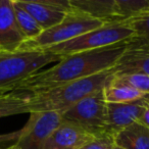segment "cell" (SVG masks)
I'll return each instance as SVG.
<instances>
[{"label":"cell","instance_id":"cell-27","mask_svg":"<svg viewBox=\"0 0 149 149\" xmlns=\"http://www.w3.org/2000/svg\"><path fill=\"white\" fill-rule=\"evenodd\" d=\"M0 95H2V93H0Z\"/></svg>","mask_w":149,"mask_h":149},{"label":"cell","instance_id":"cell-7","mask_svg":"<svg viewBox=\"0 0 149 149\" xmlns=\"http://www.w3.org/2000/svg\"><path fill=\"white\" fill-rule=\"evenodd\" d=\"M29 114V120L21 129V136L15 145L19 149H43L50 134L61 124V113L44 111Z\"/></svg>","mask_w":149,"mask_h":149},{"label":"cell","instance_id":"cell-22","mask_svg":"<svg viewBox=\"0 0 149 149\" xmlns=\"http://www.w3.org/2000/svg\"><path fill=\"white\" fill-rule=\"evenodd\" d=\"M21 136V130L8 134H0V148L5 149L15 145Z\"/></svg>","mask_w":149,"mask_h":149},{"label":"cell","instance_id":"cell-14","mask_svg":"<svg viewBox=\"0 0 149 149\" xmlns=\"http://www.w3.org/2000/svg\"><path fill=\"white\" fill-rule=\"evenodd\" d=\"M112 139L122 149H149V129L138 122L116 133Z\"/></svg>","mask_w":149,"mask_h":149},{"label":"cell","instance_id":"cell-11","mask_svg":"<svg viewBox=\"0 0 149 149\" xmlns=\"http://www.w3.org/2000/svg\"><path fill=\"white\" fill-rule=\"evenodd\" d=\"M94 138L80 127L62 120L47 138L43 149H79Z\"/></svg>","mask_w":149,"mask_h":149},{"label":"cell","instance_id":"cell-23","mask_svg":"<svg viewBox=\"0 0 149 149\" xmlns=\"http://www.w3.org/2000/svg\"><path fill=\"white\" fill-rule=\"evenodd\" d=\"M138 123H140L143 126L147 127L149 129V103L147 101H145L144 109H143L142 113H141L140 118H139Z\"/></svg>","mask_w":149,"mask_h":149},{"label":"cell","instance_id":"cell-10","mask_svg":"<svg viewBox=\"0 0 149 149\" xmlns=\"http://www.w3.org/2000/svg\"><path fill=\"white\" fill-rule=\"evenodd\" d=\"M25 41L15 17L13 0H0V50H19Z\"/></svg>","mask_w":149,"mask_h":149},{"label":"cell","instance_id":"cell-21","mask_svg":"<svg viewBox=\"0 0 149 149\" xmlns=\"http://www.w3.org/2000/svg\"><path fill=\"white\" fill-rule=\"evenodd\" d=\"M114 146L113 139L111 136H102V137H96L92 139L88 143L84 144L79 149H112Z\"/></svg>","mask_w":149,"mask_h":149},{"label":"cell","instance_id":"cell-24","mask_svg":"<svg viewBox=\"0 0 149 149\" xmlns=\"http://www.w3.org/2000/svg\"><path fill=\"white\" fill-rule=\"evenodd\" d=\"M7 149H19V148H17V145H13V146H10V147H8V148H7Z\"/></svg>","mask_w":149,"mask_h":149},{"label":"cell","instance_id":"cell-28","mask_svg":"<svg viewBox=\"0 0 149 149\" xmlns=\"http://www.w3.org/2000/svg\"><path fill=\"white\" fill-rule=\"evenodd\" d=\"M0 149H1V148H0ZM5 149H7V148H5Z\"/></svg>","mask_w":149,"mask_h":149},{"label":"cell","instance_id":"cell-3","mask_svg":"<svg viewBox=\"0 0 149 149\" xmlns=\"http://www.w3.org/2000/svg\"><path fill=\"white\" fill-rule=\"evenodd\" d=\"M63 56L46 49L0 50V93H9L13 88L50 63L58 62Z\"/></svg>","mask_w":149,"mask_h":149},{"label":"cell","instance_id":"cell-12","mask_svg":"<svg viewBox=\"0 0 149 149\" xmlns=\"http://www.w3.org/2000/svg\"><path fill=\"white\" fill-rule=\"evenodd\" d=\"M111 70L114 74L139 72L149 76V45L130 41L126 51Z\"/></svg>","mask_w":149,"mask_h":149},{"label":"cell","instance_id":"cell-6","mask_svg":"<svg viewBox=\"0 0 149 149\" xmlns=\"http://www.w3.org/2000/svg\"><path fill=\"white\" fill-rule=\"evenodd\" d=\"M103 89L90 94L62 112V120L80 127L95 138L106 136V101Z\"/></svg>","mask_w":149,"mask_h":149},{"label":"cell","instance_id":"cell-4","mask_svg":"<svg viewBox=\"0 0 149 149\" xmlns=\"http://www.w3.org/2000/svg\"><path fill=\"white\" fill-rule=\"evenodd\" d=\"M134 37L135 32L129 24L124 22H111L103 24L101 27L91 30L70 41L51 46L46 50L59 56H66L130 42Z\"/></svg>","mask_w":149,"mask_h":149},{"label":"cell","instance_id":"cell-25","mask_svg":"<svg viewBox=\"0 0 149 149\" xmlns=\"http://www.w3.org/2000/svg\"><path fill=\"white\" fill-rule=\"evenodd\" d=\"M144 99H145V101H147V102L149 103V95H146V96H145Z\"/></svg>","mask_w":149,"mask_h":149},{"label":"cell","instance_id":"cell-8","mask_svg":"<svg viewBox=\"0 0 149 149\" xmlns=\"http://www.w3.org/2000/svg\"><path fill=\"white\" fill-rule=\"evenodd\" d=\"M36 19L40 27L47 30L59 24L72 10L70 0H17Z\"/></svg>","mask_w":149,"mask_h":149},{"label":"cell","instance_id":"cell-2","mask_svg":"<svg viewBox=\"0 0 149 149\" xmlns=\"http://www.w3.org/2000/svg\"><path fill=\"white\" fill-rule=\"evenodd\" d=\"M113 77L114 72L110 70L52 89L28 94L30 113L44 111L62 113L88 95L103 89Z\"/></svg>","mask_w":149,"mask_h":149},{"label":"cell","instance_id":"cell-20","mask_svg":"<svg viewBox=\"0 0 149 149\" xmlns=\"http://www.w3.org/2000/svg\"><path fill=\"white\" fill-rule=\"evenodd\" d=\"M126 23L129 24L135 32V37L131 42L149 45V11Z\"/></svg>","mask_w":149,"mask_h":149},{"label":"cell","instance_id":"cell-13","mask_svg":"<svg viewBox=\"0 0 149 149\" xmlns=\"http://www.w3.org/2000/svg\"><path fill=\"white\" fill-rule=\"evenodd\" d=\"M70 4L74 10L103 23L116 22V0H70Z\"/></svg>","mask_w":149,"mask_h":149},{"label":"cell","instance_id":"cell-17","mask_svg":"<svg viewBox=\"0 0 149 149\" xmlns=\"http://www.w3.org/2000/svg\"><path fill=\"white\" fill-rule=\"evenodd\" d=\"M13 13L17 19V26L19 30L25 36L26 41L31 40L39 36L43 32V29L40 27L36 19L17 2V0H13Z\"/></svg>","mask_w":149,"mask_h":149},{"label":"cell","instance_id":"cell-15","mask_svg":"<svg viewBox=\"0 0 149 149\" xmlns=\"http://www.w3.org/2000/svg\"><path fill=\"white\" fill-rule=\"evenodd\" d=\"M103 92L104 98L107 103H128L143 99L145 97L144 94L125 84H122L114 77L104 87Z\"/></svg>","mask_w":149,"mask_h":149},{"label":"cell","instance_id":"cell-9","mask_svg":"<svg viewBox=\"0 0 149 149\" xmlns=\"http://www.w3.org/2000/svg\"><path fill=\"white\" fill-rule=\"evenodd\" d=\"M145 106L144 98L128 103L106 102V131L113 137L116 133L138 122Z\"/></svg>","mask_w":149,"mask_h":149},{"label":"cell","instance_id":"cell-5","mask_svg":"<svg viewBox=\"0 0 149 149\" xmlns=\"http://www.w3.org/2000/svg\"><path fill=\"white\" fill-rule=\"evenodd\" d=\"M103 24L105 23L72 8L59 24L44 30L34 39L25 41L19 49H47L97 29Z\"/></svg>","mask_w":149,"mask_h":149},{"label":"cell","instance_id":"cell-19","mask_svg":"<svg viewBox=\"0 0 149 149\" xmlns=\"http://www.w3.org/2000/svg\"><path fill=\"white\" fill-rule=\"evenodd\" d=\"M114 78L122 84L137 90L145 96L149 95V76L139 72L114 74Z\"/></svg>","mask_w":149,"mask_h":149},{"label":"cell","instance_id":"cell-1","mask_svg":"<svg viewBox=\"0 0 149 149\" xmlns=\"http://www.w3.org/2000/svg\"><path fill=\"white\" fill-rule=\"evenodd\" d=\"M128 43L63 56L51 68L31 74L17 84L11 92L35 93L110 70L126 51Z\"/></svg>","mask_w":149,"mask_h":149},{"label":"cell","instance_id":"cell-26","mask_svg":"<svg viewBox=\"0 0 149 149\" xmlns=\"http://www.w3.org/2000/svg\"><path fill=\"white\" fill-rule=\"evenodd\" d=\"M112 149H122V148H120V147H118V146H116V145H114L113 148H112Z\"/></svg>","mask_w":149,"mask_h":149},{"label":"cell","instance_id":"cell-16","mask_svg":"<svg viewBox=\"0 0 149 149\" xmlns=\"http://www.w3.org/2000/svg\"><path fill=\"white\" fill-rule=\"evenodd\" d=\"M28 94L9 92L0 95V118L22 113H30Z\"/></svg>","mask_w":149,"mask_h":149},{"label":"cell","instance_id":"cell-18","mask_svg":"<svg viewBox=\"0 0 149 149\" xmlns=\"http://www.w3.org/2000/svg\"><path fill=\"white\" fill-rule=\"evenodd\" d=\"M149 11V0H116V22H126Z\"/></svg>","mask_w":149,"mask_h":149}]
</instances>
